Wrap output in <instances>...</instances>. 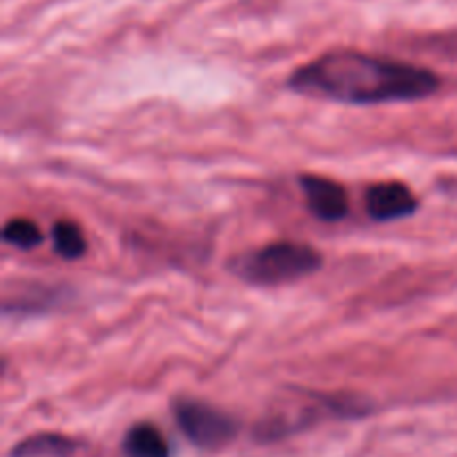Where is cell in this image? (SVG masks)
Returning <instances> with one entry per match:
<instances>
[{
  "label": "cell",
  "instance_id": "cell-1",
  "mask_svg": "<svg viewBox=\"0 0 457 457\" xmlns=\"http://www.w3.org/2000/svg\"><path fill=\"white\" fill-rule=\"evenodd\" d=\"M290 89L312 98L378 105V103L420 101L440 87L431 70L373 56L355 49H337L299 67L288 80Z\"/></svg>",
  "mask_w": 457,
  "mask_h": 457
},
{
  "label": "cell",
  "instance_id": "cell-2",
  "mask_svg": "<svg viewBox=\"0 0 457 457\" xmlns=\"http://www.w3.org/2000/svg\"><path fill=\"white\" fill-rule=\"evenodd\" d=\"M321 268V254L312 245L297 241H279L245 253L235 259L232 270L254 286L293 284L315 275Z\"/></svg>",
  "mask_w": 457,
  "mask_h": 457
},
{
  "label": "cell",
  "instance_id": "cell-3",
  "mask_svg": "<svg viewBox=\"0 0 457 457\" xmlns=\"http://www.w3.org/2000/svg\"><path fill=\"white\" fill-rule=\"evenodd\" d=\"M174 420L183 436L204 451L230 445L239 431V424L230 415L199 400H179L174 404Z\"/></svg>",
  "mask_w": 457,
  "mask_h": 457
},
{
  "label": "cell",
  "instance_id": "cell-4",
  "mask_svg": "<svg viewBox=\"0 0 457 457\" xmlns=\"http://www.w3.org/2000/svg\"><path fill=\"white\" fill-rule=\"evenodd\" d=\"M366 210L375 221H395L418 210L413 190L402 181L375 183L366 192Z\"/></svg>",
  "mask_w": 457,
  "mask_h": 457
},
{
  "label": "cell",
  "instance_id": "cell-5",
  "mask_svg": "<svg viewBox=\"0 0 457 457\" xmlns=\"http://www.w3.org/2000/svg\"><path fill=\"white\" fill-rule=\"evenodd\" d=\"M306 195V205L317 219L321 221H339L348 214V195L344 186L337 181L326 177H315V174H306L299 179Z\"/></svg>",
  "mask_w": 457,
  "mask_h": 457
},
{
  "label": "cell",
  "instance_id": "cell-6",
  "mask_svg": "<svg viewBox=\"0 0 457 457\" xmlns=\"http://www.w3.org/2000/svg\"><path fill=\"white\" fill-rule=\"evenodd\" d=\"M79 449L76 440L61 433H36L18 442L9 457H71Z\"/></svg>",
  "mask_w": 457,
  "mask_h": 457
},
{
  "label": "cell",
  "instance_id": "cell-7",
  "mask_svg": "<svg viewBox=\"0 0 457 457\" xmlns=\"http://www.w3.org/2000/svg\"><path fill=\"white\" fill-rule=\"evenodd\" d=\"M125 457H170V445L163 433L150 422L134 424L123 440Z\"/></svg>",
  "mask_w": 457,
  "mask_h": 457
},
{
  "label": "cell",
  "instance_id": "cell-8",
  "mask_svg": "<svg viewBox=\"0 0 457 457\" xmlns=\"http://www.w3.org/2000/svg\"><path fill=\"white\" fill-rule=\"evenodd\" d=\"M54 250L61 254L62 259H80L87 253V241H85L83 230L76 226L74 221H56L52 228Z\"/></svg>",
  "mask_w": 457,
  "mask_h": 457
},
{
  "label": "cell",
  "instance_id": "cell-9",
  "mask_svg": "<svg viewBox=\"0 0 457 457\" xmlns=\"http://www.w3.org/2000/svg\"><path fill=\"white\" fill-rule=\"evenodd\" d=\"M3 241L4 244L13 245V248L29 250L43 241V232H40L38 223H34L31 219L16 217L12 221L4 223L3 228Z\"/></svg>",
  "mask_w": 457,
  "mask_h": 457
}]
</instances>
